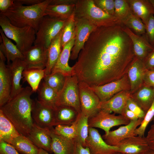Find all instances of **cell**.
<instances>
[{"label": "cell", "instance_id": "cell-1", "mask_svg": "<svg viewBox=\"0 0 154 154\" xmlns=\"http://www.w3.org/2000/svg\"><path fill=\"white\" fill-rule=\"evenodd\" d=\"M123 26L97 27L91 33L72 66L79 82L101 86L127 74L135 56Z\"/></svg>", "mask_w": 154, "mask_h": 154}, {"label": "cell", "instance_id": "cell-2", "mask_svg": "<svg viewBox=\"0 0 154 154\" xmlns=\"http://www.w3.org/2000/svg\"><path fill=\"white\" fill-rule=\"evenodd\" d=\"M33 92L30 87L23 88L16 96L0 107L5 115L11 121L19 133L27 137L33 125L32 110Z\"/></svg>", "mask_w": 154, "mask_h": 154}, {"label": "cell", "instance_id": "cell-3", "mask_svg": "<svg viewBox=\"0 0 154 154\" xmlns=\"http://www.w3.org/2000/svg\"><path fill=\"white\" fill-rule=\"evenodd\" d=\"M51 0H45L35 5L24 6L15 2L7 11L0 14L6 17L11 23L18 27L33 28L37 32L39 25L45 16V11Z\"/></svg>", "mask_w": 154, "mask_h": 154}, {"label": "cell", "instance_id": "cell-4", "mask_svg": "<svg viewBox=\"0 0 154 154\" xmlns=\"http://www.w3.org/2000/svg\"><path fill=\"white\" fill-rule=\"evenodd\" d=\"M74 16L76 19H86L97 27L124 25L116 17L106 13L97 7L93 0H78Z\"/></svg>", "mask_w": 154, "mask_h": 154}, {"label": "cell", "instance_id": "cell-5", "mask_svg": "<svg viewBox=\"0 0 154 154\" xmlns=\"http://www.w3.org/2000/svg\"><path fill=\"white\" fill-rule=\"evenodd\" d=\"M0 25L6 36L15 42L17 47L22 53L34 44L36 32L32 27H16L11 23L6 17L1 14Z\"/></svg>", "mask_w": 154, "mask_h": 154}, {"label": "cell", "instance_id": "cell-6", "mask_svg": "<svg viewBox=\"0 0 154 154\" xmlns=\"http://www.w3.org/2000/svg\"><path fill=\"white\" fill-rule=\"evenodd\" d=\"M67 21L45 16L36 32L34 45H40L48 48L53 40L62 30Z\"/></svg>", "mask_w": 154, "mask_h": 154}, {"label": "cell", "instance_id": "cell-7", "mask_svg": "<svg viewBox=\"0 0 154 154\" xmlns=\"http://www.w3.org/2000/svg\"><path fill=\"white\" fill-rule=\"evenodd\" d=\"M78 83V78L75 75L66 77L64 86L58 93L57 107L68 106L74 108L79 113L81 112Z\"/></svg>", "mask_w": 154, "mask_h": 154}, {"label": "cell", "instance_id": "cell-8", "mask_svg": "<svg viewBox=\"0 0 154 154\" xmlns=\"http://www.w3.org/2000/svg\"><path fill=\"white\" fill-rule=\"evenodd\" d=\"M130 121L122 115H116L100 110L93 116L88 119L89 127H97L104 130L105 135L108 134L112 127L121 125H126Z\"/></svg>", "mask_w": 154, "mask_h": 154}, {"label": "cell", "instance_id": "cell-9", "mask_svg": "<svg viewBox=\"0 0 154 154\" xmlns=\"http://www.w3.org/2000/svg\"><path fill=\"white\" fill-rule=\"evenodd\" d=\"M78 87L81 113L89 118L100 110L101 102L97 95L86 83L79 82Z\"/></svg>", "mask_w": 154, "mask_h": 154}, {"label": "cell", "instance_id": "cell-10", "mask_svg": "<svg viewBox=\"0 0 154 154\" xmlns=\"http://www.w3.org/2000/svg\"><path fill=\"white\" fill-rule=\"evenodd\" d=\"M74 19L75 40L70 57V59L72 60L78 58L80 52L83 48L91 34L97 27L86 19Z\"/></svg>", "mask_w": 154, "mask_h": 154}, {"label": "cell", "instance_id": "cell-11", "mask_svg": "<svg viewBox=\"0 0 154 154\" xmlns=\"http://www.w3.org/2000/svg\"><path fill=\"white\" fill-rule=\"evenodd\" d=\"M90 87L102 102L109 100L121 91H130V84L127 74L116 81L101 86H94Z\"/></svg>", "mask_w": 154, "mask_h": 154}, {"label": "cell", "instance_id": "cell-12", "mask_svg": "<svg viewBox=\"0 0 154 154\" xmlns=\"http://www.w3.org/2000/svg\"><path fill=\"white\" fill-rule=\"evenodd\" d=\"M55 110L37 98L33 100L32 116L34 123L42 128H50L55 126Z\"/></svg>", "mask_w": 154, "mask_h": 154}, {"label": "cell", "instance_id": "cell-13", "mask_svg": "<svg viewBox=\"0 0 154 154\" xmlns=\"http://www.w3.org/2000/svg\"><path fill=\"white\" fill-rule=\"evenodd\" d=\"M26 68L44 69L48 58V48L40 45H34L22 53Z\"/></svg>", "mask_w": 154, "mask_h": 154}, {"label": "cell", "instance_id": "cell-14", "mask_svg": "<svg viewBox=\"0 0 154 154\" xmlns=\"http://www.w3.org/2000/svg\"><path fill=\"white\" fill-rule=\"evenodd\" d=\"M143 119L130 121L127 125L121 126L115 130L110 131L107 135H104L102 137L108 145L116 146L124 139L135 136V132L141 124Z\"/></svg>", "mask_w": 154, "mask_h": 154}, {"label": "cell", "instance_id": "cell-15", "mask_svg": "<svg viewBox=\"0 0 154 154\" xmlns=\"http://www.w3.org/2000/svg\"><path fill=\"white\" fill-rule=\"evenodd\" d=\"M86 147L88 148L91 154H110L117 151V147L108 144L98 131L93 127L89 128Z\"/></svg>", "mask_w": 154, "mask_h": 154}, {"label": "cell", "instance_id": "cell-16", "mask_svg": "<svg viewBox=\"0 0 154 154\" xmlns=\"http://www.w3.org/2000/svg\"><path fill=\"white\" fill-rule=\"evenodd\" d=\"M115 146L124 154H143L150 149L146 137L138 135L124 139Z\"/></svg>", "mask_w": 154, "mask_h": 154}, {"label": "cell", "instance_id": "cell-17", "mask_svg": "<svg viewBox=\"0 0 154 154\" xmlns=\"http://www.w3.org/2000/svg\"><path fill=\"white\" fill-rule=\"evenodd\" d=\"M147 70L143 61L135 56L127 73L131 94L135 92L143 85L144 76Z\"/></svg>", "mask_w": 154, "mask_h": 154}, {"label": "cell", "instance_id": "cell-18", "mask_svg": "<svg viewBox=\"0 0 154 154\" xmlns=\"http://www.w3.org/2000/svg\"><path fill=\"white\" fill-rule=\"evenodd\" d=\"M7 66L11 82V99L19 94L23 88L20 82L23 77V72L27 68V65L23 59L18 58L8 64Z\"/></svg>", "mask_w": 154, "mask_h": 154}, {"label": "cell", "instance_id": "cell-19", "mask_svg": "<svg viewBox=\"0 0 154 154\" xmlns=\"http://www.w3.org/2000/svg\"><path fill=\"white\" fill-rule=\"evenodd\" d=\"M6 59L0 51V108L11 99V82L9 69L5 63Z\"/></svg>", "mask_w": 154, "mask_h": 154}, {"label": "cell", "instance_id": "cell-20", "mask_svg": "<svg viewBox=\"0 0 154 154\" xmlns=\"http://www.w3.org/2000/svg\"><path fill=\"white\" fill-rule=\"evenodd\" d=\"M122 29L131 40L135 56L143 61L154 47L149 42L145 35H137L124 25L122 27Z\"/></svg>", "mask_w": 154, "mask_h": 154}, {"label": "cell", "instance_id": "cell-21", "mask_svg": "<svg viewBox=\"0 0 154 154\" xmlns=\"http://www.w3.org/2000/svg\"><path fill=\"white\" fill-rule=\"evenodd\" d=\"M27 137L39 149H42L50 153H53L50 128L40 127L34 123L33 127Z\"/></svg>", "mask_w": 154, "mask_h": 154}, {"label": "cell", "instance_id": "cell-22", "mask_svg": "<svg viewBox=\"0 0 154 154\" xmlns=\"http://www.w3.org/2000/svg\"><path fill=\"white\" fill-rule=\"evenodd\" d=\"M131 93L128 90L121 91L109 100L101 102L100 108L108 112L122 115L126 107L127 100L130 97Z\"/></svg>", "mask_w": 154, "mask_h": 154}, {"label": "cell", "instance_id": "cell-23", "mask_svg": "<svg viewBox=\"0 0 154 154\" xmlns=\"http://www.w3.org/2000/svg\"><path fill=\"white\" fill-rule=\"evenodd\" d=\"M75 40V37L64 46L51 74L60 73L66 77L75 75L72 67H70L68 63L71 52L74 45Z\"/></svg>", "mask_w": 154, "mask_h": 154}, {"label": "cell", "instance_id": "cell-24", "mask_svg": "<svg viewBox=\"0 0 154 154\" xmlns=\"http://www.w3.org/2000/svg\"><path fill=\"white\" fill-rule=\"evenodd\" d=\"M50 130L52 150L54 154H72L76 141L57 133L53 127L50 128Z\"/></svg>", "mask_w": 154, "mask_h": 154}, {"label": "cell", "instance_id": "cell-25", "mask_svg": "<svg viewBox=\"0 0 154 154\" xmlns=\"http://www.w3.org/2000/svg\"><path fill=\"white\" fill-rule=\"evenodd\" d=\"M132 13L145 25L150 17L154 15V8L150 0H127Z\"/></svg>", "mask_w": 154, "mask_h": 154}, {"label": "cell", "instance_id": "cell-26", "mask_svg": "<svg viewBox=\"0 0 154 154\" xmlns=\"http://www.w3.org/2000/svg\"><path fill=\"white\" fill-rule=\"evenodd\" d=\"M130 97L146 113L154 100V88L143 85L135 92L131 94Z\"/></svg>", "mask_w": 154, "mask_h": 154}, {"label": "cell", "instance_id": "cell-27", "mask_svg": "<svg viewBox=\"0 0 154 154\" xmlns=\"http://www.w3.org/2000/svg\"><path fill=\"white\" fill-rule=\"evenodd\" d=\"M80 113L74 108L66 106H57L55 110V126L71 125L76 120Z\"/></svg>", "mask_w": 154, "mask_h": 154}, {"label": "cell", "instance_id": "cell-28", "mask_svg": "<svg viewBox=\"0 0 154 154\" xmlns=\"http://www.w3.org/2000/svg\"><path fill=\"white\" fill-rule=\"evenodd\" d=\"M63 29L53 40L48 48V58L47 64L44 69L45 76L51 74L62 51V49L61 42Z\"/></svg>", "mask_w": 154, "mask_h": 154}, {"label": "cell", "instance_id": "cell-29", "mask_svg": "<svg viewBox=\"0 0 154 154\" xmlns=\"http://www.w3.org/2000/svg\"><path fill=\"white\" fill-rule=\"evenodd\" d=\"M0 33L2 39L0 45V51L7 60L8 64L17 59H23V53L16 45L6 36L1 29H0Z\"/></svg>", "mask_w": 154, "mask_h": 154}, {"label": "cell", "instance_id": "cell-30", "mask_svg": "<svg viewBox=\"0 0 154 154\" xmlns=\"http://www.w3.org/2000/svg\"><path fill=\"white\" fill-rule=\"evenodd\" d=\"M76 5H48L45 11V16L62 20H68L74 14Z\"/></svg>", "mask_w": 154, "mask_h": 154}, {"label": "cell", "instance_id": "cell-31", "mask_svg": "<svg viewBox=\"0 0 154 154\" xmlns=\"http://www.w3.org/2000/svg\"><path fill=\"white\" fill-rule=\"evenodd\" d=\"M19 133L11 121L0 110V141L10 143Z\"/></svg>", "mask_w": 154, "mask_h": 154}, {"label": "cell", "instance_id": "cell-32", "mask_svg": "<svg viewBox=\"0 0 154 154\" xmlns=\"http://www.w3.org/2000/svg\"><path fill=\"white\" fill-rule=\"evenodd\" d=\"M38 89V100L44 104L55 109L58 93L43 82Z\"/></svg>", "mask_w": 154, "mask_h": 154}, {"label": "cell", "instance_id": "cell-33", "mask_svg": "<svg viewBox=\"0 0 154 154\" xmlns=\"http://www.w3.org/2000/svg\"><path fill=\"white\" fill-rule=\"evenodd\" d=\"M20 154H38L39 149L27 137L20 134L10 143Z\"/></svg>", "mask_w": 154, "mask_h": 154}, {"label": "cell", "instance_id": "cell-34", "mask_svg": "<svg viewBox=\"0 0 154 154\" xmlns=\"http://www.w3.org/2000/svg\"><path fill=\"white\" fill-rule=\"evenodd\" d=\"M45 76L44 69L26 68L23 72L24 81L28 82L33 92L38 90L40 82Z\"/></svg>", "mask_w": 154, "mask_h": 154}, {"label": "cell", "instance_id": "cell-35", "mask_svg": "<svg viewBox=\"0 0 154 154\" xmlns=\"http://www.w3.org/2000/svg\"><path fill=\"white\" fill-rule=\"evenodd\" d=\"M89 117L82 113H80L76 120V142L86 147V141L88 135Z\"/></svg>", "mask_w": 154, "mask_h": 154}, {"label": "cell", "instance_id": "cell-36", "mask_svg": "<svg viewBox=\"0 0 154 154\" xmlns=\"http://www.w3.org/2000/svg\"><path fill=\"white\" fill-rule=\"evenodd\" d=\"M122 23L139 35H145L146 26L142 21L131 13Z\"/></svg>", "mask_w": 154, "mask_h": 154}, {"label": "cell", "instance_id": "cell-37", "mask_svg": "<svg viewBox=\"0 0 154 154\" xmlns=\"http://www.w3.org/2000/svg\"><path fill=\"white\" fill-rule=\"evenodd\" d=\"M43 79L44 83L59 93L64 86L66 76L61 73L56 72L45 75Z\"/></svg>", "mask_w": 154, "mask_h": 154}, {"label": "cell", "instance_id": "cell-38", "mask_svg": "<svg viewBox=\"0 0 154 154\" xmlns=\"http://www.w3.org/2000/svg\"><path fill=\"white\" fill-rule=\"evenodd\" d=\"M75 35V20L74 14L68 20L63 28L61 38V46H64Z\"/></svg>", "mask_w": 154, "mask_h": 154}, {"label": "cell", "instance_id": "cell-39", "mask_svg": "<svg viewBox=\"0 0 154 154\" xmlns=\"http://www.w3.org/2000/svg\"><path fill=\"white\" fill-rule=\"evenodd\" d=\"M114 16L122 22L132 13L127 0H114Z\"/></svg>", "mask_w": 154, "mask_h": 154}, {"label": "cell", "instance_id": "cell-40", "mask_svg": "<svg viewBox=\"0 0 154 154\" xmlns=\"http://www.w3.org/2000/svg\"><path fill=\"white\" fill-rule=\"evenodd\" d=\"M58 134L70 139L76 141V121L71 125H59L54 128Z\"/></svg>", "mask_w": 154, "mask_h": 154}, {"label": "cell", "instance_id": "cell-41", "mask_svg": "<svg viewBox=\"0 0 154 154\" xmlns=\"http://www.w3.org/2000/svg\"><path fill=\"white\" fill-rule=\"evenodd\" d=\"M154 118V100L151 106L146 112L141 124L136 129L135 135L144 136L146 128L150 122Z\"/></svg>", "mask_w": 154, "mask_h": 154}, {"label": "cell", "instance_id": "cell-42", "mask_svg": "<svg viewBox=\"0 0 154 154\" xmlns=\"http://www.w3.org/2000/svg\"><path fill=\"white\" fill-rule=\"evenodd\" d=\"M95 5L106 13L114 16V0H93Z\"/></svg>", "mask_w": 154, "mask_h": 154}, {"label": "cell", "instance_id": "cell-43", "mask_svg": "<svg viewBox=\"0 0 154 154\" xmlns=\"http://www.w3.org/2000/svg\"><path fill=\"white\" fill-rule=\"evenodd\" d=\"M145 26L146 38L150 44L154 47V15L150 17Z\"/></svg>", "mask_w": 154, "mask_h": 154}, {"label": "cell", "instance_id": "cell-44", "mask_svg": "<svg viewBox=\"0 0 154 154\" xmlns=\"http://www.w3.org/2000/svg\"><path fill=\"white\" fill-rule=\"evenodd\" d=\"M126 107L133 112L139 119H143L146 113L130 97L127 100Z\"/></svg>", "mask_w": 154, "mask_h": 154}, {"label": "cell", "instance_id": "cell-45", "mask_svg": "<svg viewBox=\"0 0 154 154\" xmlns=\"http://www.w3.org/2000/svg\"><path fill=\"white\" fill-rule=\"evenodd\" d=\"M0 154H20L11 144L0 141Z\"/></svg>", "mask_w": 154, "mask_h": 154}, {"label": "cell", "instance_id": "cell-46", "mask_svg": "<svg viewBox=\"0 0 154 154\" xmlns=\"http://www.w3.org/2000/svg\"><path fill=\"white\" fill-rule=\"evenodd\" d=\"M143 85L154 88V69L146 70L144 76Z\"/></svg>", "mask_w": 154, "mask_h": 154}, {"label": "cell", "instance_id": "cell-47", "mask_svg": "<svg viewBox=\"0 0 154 154\" xmlns=\"http://www.w3.org/2000/svg\"><path fill=\"white\" fill-rule=\"evenodd\" d=\"M147 70L154 69V48L143 60Z\"/></svg>", "mask_w": 154, "mask_h": 154}, {"label": "cell", "instance_id": "cell-48", "mask_svg": "<svg viewBox=\"0 0 154 154\" xmlns=\"http://www.w3.org/2000/svg\"><path fill=\"white\" fill-rule=\"evenodd\" d=\"M146 138L149 148L154 151V124L152 125Z\"/></svg>", "mask_w": 154, "mask_h": 154}, {"label": "cell", "instance_id": "cell-49", "mask_svg": "<svg viewBox=\"0 0 154 154\" xmlns=\"http://www.w3.org/2000/svg\"><path fill=\"white\" fill-rule=\"evenodd\" d=\"M72 154H91L87 147H84L80 143L75 142Z\"/></svg>", "mask_w": 154, "mask_h": 154}, {"label": "cell", "instance_id": "cell-50", "mask_svg": "<svg viewBox=\"0 0 154 154\" xmlns=\"http://www.w3.org/2000/svg\"><path fill=\"white\" fill-rule=\"evenodd\" d=\"M14 0H0V12L5 11L13 4Z\"/></svg>", "mask_w": 154, "mask_h": 154}, {"label": "cell", "instance_id": "cell-51", "mask_svg": "<svg viewBox=\"0 0 154 154\" xmlns=\"http://www.w3.org/2000/svg\"><path fill=\"white\" fill-rule=\"evenodd\" d=\"M78 0H51L49 5H76Z\"/></svg>", "mask_w": 154, "mask_h": 154}, {"label": "cell", "instance_id": "cell-52", "mask_svg": "<svg viewBox=\"0 0 154 154\" xmlns=\"http://www.w3.org/2000/svg\"><path fill=\"white\" fill-rule=\"evenodd\" d=\"M122 115L130 121L136 120L139 119L135 114L127 107L125 108Z\"/></svg>", "mask_w": 154, "mask_h": 154}, {"label": "cell", "instance_id": "cell-53", "mask_svg": "<svg viewBox=\"0 0 154 154\" xmlns=\"http://www.w3.org/2000/svg\"><path fill=\"white\" fill-rule=\"evenodd\" d=\"M15 1L22 5L26 4L29 5H31L39 4L43 0H16Z\"/></svg>", "mask_w": 154, "mask_h": 154}, {"label": "cell", "instance_id": "cell-54", "mask_svg": "<svg viewBox=\"0 0 154 154\" xmlns=\"http://www.w3.org/2000/svg\"><path fill=\"white\" fill-rule=\"evenodd\" d=\"M38 154H50V153L42 149H39Z\"/></svg>", "mask_w": 154, "mask_h": 154}, {"label": "cell", "instance_id": "cell-55", "mask_svg": "<svg viewBox=\"0 0 154 154\" xmlns=\"http://www.w3.org/2000/svg\"><path fill=\"white\" fill-rule=\"evenodd\" d=\"M143 154H154V151L149 149Z\"/></svg>", "mask_w": 154, "mask_h": 154}, {"label": "cell", "instance_id": "cell-56", "mask_svg": "<svg viewBox=\"0 0 154 154\" xmlns=\"http://www.w3.org/2000/svg\"><path fill=\"white\" fill-rule=\"evenodd\" d=\"M110 154H124L120 152L117 151V152H115L114 153H113Z\"/></svg>", "mask_w": 154, "mask_h": 154}, {"label": "cell", "instance_id": "cell-57", "mask_svg": "<svg viewBox=\"0 0 154 154\" xmlns=\"http://www.w3.org/2000/svg\"><path fill=\"white\" fill-rule=\"evenodd\" d=\"M153 123L154 124V118L153 119Z\"/></svg>", "mask_w": 154, "mask_h": 154}]
</instances>
